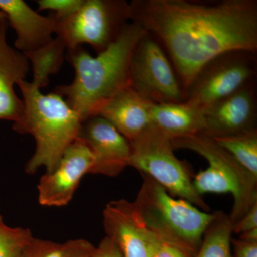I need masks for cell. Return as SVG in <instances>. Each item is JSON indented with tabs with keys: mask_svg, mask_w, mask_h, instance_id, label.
Segmentation results:
<instances>
[{
	"mask_svg": "<svg viewBox=\"0 0 257 257\" xmlns=\"http://www.w3.org/2000/svg\"><path fill=\"white\" fill-rule=\"evenodd\" d=\"M130 20L165 47L184 93L201 69L216 57L233 51L257 50L256 0L211 5L133 0Z\"/></svg>",
	"mask_w": 257,
	"mask_h": 257,
	"instance_id": "1",
	"label": "cell"
},
{
	"mask_svg": "<svg viewBox=\"0 0 257 257\" xmlns=\"http://www.w3.org/2000/svg\"><path fill=\"white\" fill-rule=\"evenodd\" d=\"M145 33L131 22L117 40L96 57L82 47L67 51L66 59L73 67L74 78L71 84L56 88L55 93L63 96L83 121L96 116L106 101L128 87L132 55Z\"/></svg>",
	"mask_w": 257,
	"mask_h": 257,
	"instance_id": "2",
	"label": "cell"
},
{
	"mask_svg": "<svg viewBox=\"0 0 257 257\" xmlns=\"http://www.w3.org/2000/svg\"><path fill=\"white\" fill-rule=\"evenodd\" d=\"M23 96V112L13 122L18 133L29 134L35 141V150L25 171L33 175L44 167L53 172L69 145L79 138L83 121L80 116L57 93L43 94L31 82H19Z\"/></svg>",
	"mask_w": 257,
	"mask_h": 257,
	"instance_id": "3",
	"label": "cell"
},
{
	"mask_svg": "<svg viewBox=\"0 0 257 257\" xmlns=\"http://www.w3.org/2000/svg\"><path fill=\"white\" fill-rule=\"evenodd\" d=\"M143 177L134 203L147 226L162 243L175 246L189 255L195 252L214 212H206L187 201L176 199L151 177Z\"/></svg>",
	"mask_w": 257,
	"mask_h": 257,
	"instance_id": "4",
	"label": "cell"
},
{
	"mask_svg": "<svg viewBox=\"0 0 257 257\" xmlns=\"http://www.w3.org/2000/svg\"><path fill=\"white\" fill-rule=\"evenodd\" d=\"M172 147L187 149L207 160L209 167L196 175L193 186L200 196L207 193H229L234 206L229 219L236 224L257 203V177L240 165L212 138L197 134L171 140Z\"/></svg>",
	"mask_w": 257,
	"mask_h": 257,
	"instance_id": "5",
	"label": "cell"
},
{
	"mask_svg": "<svg viewBox=\"0 0 257 257\" xmlns=\"http://www.w3.org/2000/svg\"><path fill=\"white\" fill-rule=\"evenodd\" d=\"M130 146L128 166L151 177L171 195L187 201L206 212L209 210L202 196L194 189L185 164L175 157L171 138L151 124L130 143Z\"/></svg>",
	"mask_w": 257,
	"mask_h": 257,
	"instance_id": "6",
	"label": "cell"
},
{
	"mask_svg": "<svg viewBox=\"0 0 257 257\" xmlns=\"http://www.w3.org/2000/svg\"><path fill=\"white\" fill-rule=\"evenodd\" d=\"M130 20V3L124 0H84L80 8L57 22L56 36L67 51L87 44L99 54L114 43Z\"/></svg>",
	"mask_w": 257,
	"mask_h": 257,
	"instance_id": "7",
	"label": "cell"
},
{
	"mask_svg": "<svg viewBox=\"0 0 257 257\" xmlns=\"http://www.w3.org/2000/svg\"><path fill=\"white\" fill-rule=\"evenodd\" d=\"M256 53L233 51L206 64L185 91V101L201 109L253 85L256 76Z\"/></svg>",
	"mask_w": 257,
	"mask_h": 257,
	"instance_id": "8",
	"label": "cell"
},
{
	"mask_svg": "<svg viewBox=\"0 0 257 257\" xmlns=\"http://www.w3.org/2000/svg\"><path fill=\"white\" fill-rule=\"evenodd\" d=\"M177 75L162 45L146 32L132 55L128 87L155 104L184 102L185 94Z\"/></svg>",
	"mask_w": 257,
	"mask_h": 257,
	"instance_id": "9",
	"label": "cell"
},
{
	"mask_svg": "<svg viewBox=\"0 0 257 257\" xmlns=\"http://www.w3.org/2000/svg\"><path fill=\"white\" fill-rule=\"evenodd\" d=\"M103 224L106 236L117 245L124 257H153L162 244L135 203L125 199L106 204Z\"/></svg>",
	"mask_w": 257,
	"mask_h": 257,
	"instance_id": "10",
	"label": "cell"
},
{
	"mask_svg": "<svg viewBox=\"0 0 257 257\" xmlns=\"http://www.w3.org/2000/svg\"><path fill=\"white\" fill-rule=\"evenodd\" d=\"M94 157L84 140L77 138L64 152L55 170L42 176L37 191L40 204L60 207L71 200L81 179L90 174Z\"/></svg>",
	"mask_w": 257,
	"mask_h": 257,
	"instance_id": "11",
	"label": "cell"
},
{
	"mask_svg": "<svg viewBox=\"0 0 257 257\" xmlns=\"http://www.w3.org/2000/svg\"><path fill=\"white\" fill-rule=\"evenodd\" d=\"M79 138L85 142L94 155L90 174L116 177L128 167L130 142L102 116L97 115L83 121Z\"/></svg>",
	"mask_w": 257,
	"mask_h": 257,
	"instance_id": "12",
	"label": "cell"
},
{
	"mask_svg": "<svg viewBox=\"0 0 257 257\" xmlns=\"http://www.w3.org/2000/svg\"><path fill=\"white\" fill-rule=\"evenodd\" d=\"M254 91L253 84L204 109L205 128L202 134L212 138H222L256 128Z\"/></svg>",
	"mask_w": 257,
	"mask_h": 257,
	"instance_id": "13",
	"label": "cell"
},
{
	"mask_svg": "<svg viewBox=\"0 0 257 257\" xmlns=\"http://www.w3.org/2000/svg\"><path fill=\"white\" fill-rule=\"evenodd\" d=\"M0 10L16 34L15 49L24 54L45 46L56 35L57 22L52 15L42 16L23 0H0Z\"/></svg>",
	"mask_w": 257,
	"mask_h": 257,
	"instance_id": "14",
	"label": "cell"
},
{
	"mask_svg": "<svg viewBox=\"0 0 257 257\" xmlns=\"http://www.w3.org/2000/svg\"><path fill=\"white\" fill-rule=\"evenodd\" d=\"M8 20L0 18V120L16 121L23 112V102L15 86L25 80L30 69L28 57L7 41Z\"/></svg>",
	"mask_w": 257,
	"mask_h": 257,
	"instance_id": "15",
	"label": "cell"
},
{
	"mask_svg": "<svg viewBox=\"0 0 257 257\" xmlns=\"http://www.w3.org/2000/svg\"><path fill=\"white\" fill-rule=\"evenodd\" d=\"M152 104L126 87L106 101L96 116L108 120L130 143L151 126Z\"/></svg>",
	"mask_w": 257,
	"mask_h": 257,
	"instance_id": "16",
	"label": "cell"
},
{
	"mask_svg": "<svg viewBox=\"0 0 257 257\" xmlns=\"http://www.w3.org/2000/svg\"><path fill=\"white\" fill-rule=\"evenodd\" d=\"M151 124L172 140L202 133L205 119L203 109L189 101L152 103Z\"/></svg>",
	"mask_w": 257,
	"mask_h": 257,
	"instance_id": "17",
	"label": "cell"
},
{
	"mask_svg": "<svg viewBox=\"0 0 257 257\" xmlns=\"http://www.w3.org/2000/svg\"><path fill=\"white\" fill-rule=\"evenodd\" d=\"M67 47L58 37H54L45 46L25 54L31 64L33 79L32 85L39 89L47 87L50 77L58 73L66 58Z\"/></svg>",
	"mask_w": 257,
	"mask_h": 257,
	"instance_id": "18",
	"label": "cell"
},
{
	"mask_svg": "<svg viewBox=\"0 0 257 257\" xmlns=\"http://www.w3.org/2000/svg\"><path fill=\"white\" fill-rule=\"evenodd\" d=\"M233 225L229 216L215 211L214 217L203 235L202 244L195 257H231Z\"/></svg>",
	"mask_w": 257,
	"mask_h": 257,
	"instance_id": "19",
	"label": "cell"
},
{
	"mask_svg": "<svg viewBox=\"0 0 257 257\" xmlns=\"http://www.w3.org/2000/svg\"><path fill=\"white\" fill-rule=\"evenodd\" d=\"M221 147L229 152L251 175L257 177V130L246 131L213 138Z\"/></svg>",
	"mask_w": 257,
	"mask_h": 257,
	"instance_id": "20",
	"label": "cell"
},
{
	"mask_svg": "<svg viewBox=\"0 0 257 257\" xmlns=\"http://www.w3.org/2000/svg\"><path fill=\"white\" fill-rule=\"evenodd\" d=\"M30 229L11 227L0 214V257H20L33 239Z\"/></svg>",
	"mask_w": 257,
	"mask_h": 257,
	"instance_id": "21",
	"label": "cell"
},
{
	"mask_svg": "<svg viewBox=\"0 0 257 257\" xmlns=\"http://www.w3.org/2000/svg\"><path fill=\"white\" fill-rule=\"evenodd\" d=\"M84 0H37L38 11L51 10L57 22L65 20L80 8Z\"/></svg>",
	"mask_w": 257,
	"mask_h": 257,
	"instance_id": "22",
	"label": "cell"
},
{
	"mask_svg": "<svg viewBox=\"0 0 257 257\" xmlns=\"http://www.w3.org/2000/svg\"><path fill=\"white\" fill-rule=\"evenodd\" d=\"M20 257H64V246L33 238Z\"/></svg>",
	"mask_w": 257,
	"mask_h": 257,
	"instance_id": "23",
	"label": "cell"
},
{
	"mask_svg": "<svg viewBox=\"0 0 257 257\" xmlns=\"http://www.w3.org/2000/svg\"><path fill=\"white\" fill-rule=\"evenodd\" d=\"M64 257H91L94 247L85 240L77 239L64 243Z\"/></svg>",
	"mask_w": 257,
	"mask_h": 257,
	"instance_id": "24",
	"label": "cell"
},
{
	"mask_svg": "<svg viewBox=\"0 0 257 257\" xmlns=\"http://www.w3.org/2000/svg\"><path fill=\"white\" fill-rule=\"evenodd\" d=\"M257 228V203L239 221L233 225V232L243 234Z\"/></svg>",
	"mask_w": 257,
	"mask_h": 257,
	"instance_id": "25",
	"label": "cell"
},
{
	"mask_svg": "<svg viewBox=\"0 0 257 257\" xmlns=\"http://www.w3.org/2000/svg\"><path fill=\"white\" fill-rule=\"evenodd\" d=\"M91 257H124L117 245L106 236L99 243V247L94 248Z\"/></svg>",
	"mask_w": 257,
	"mask_h": 257,
	"instance_id": "26",
	"label": "cell"
},
{
	"mask_svg": "<svg viewBox=\"0 0 257 257\" xmlns=\"http://www.w3.org/2000/svg\"><path fill=\"white\" fill-rule=\"evenodd\" d=\"M234 246L235 257H257V241L231 239Z\"/></svg>",
	"mask_w": 257,
	"mask_h": 257,
	"instance_id": "27",
	"label": "cell"
},
{
	"mask_svg": "<svg viewBox=\"0 0 257 257\" xmlns=\"http://www.w3.org/2000/svg\"><path fill=\"white\" fill-rule=\"evenodd\" d=\"M153 257H191V255L175 246L162 243Z\"/></svg>",
	"mask_w": 257,
	"mask_h": 257,
	"instance_id": "28",
	"label": "cell"
},
{
	"mask_svg": "<svg viewBox=\"0 0 257 257\" xmlns=\"http://www.w3.org/2000/svg\"><path fill=\"white\" fill-rule=\"evenodd\" d=\"M240 238L243 241H257V228L241 234Z\"/></svg>",
	"mask_w": 257,
	"mask_h": 257,
	"instance_id": "29",
	"label": "cell"
},
{
	"mask_svg": "<svg viewBox=\"0 0 257 257\" xmlns=\"http://www.w3.org/2000/svg\"><path fill=\"white\" fill-rule=\"evenodd\" d=\"M0 18H7L6 15L1 10H0Z\"/></svg>",
	"mask_w": 257,
	"mask_h": 257,
	"instance_id": "30",
	"label": "cell"
}]
</instances>
